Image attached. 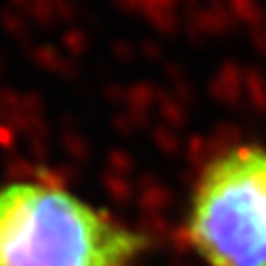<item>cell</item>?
<instances>
[{"label": "cell", "mask_w": 266, "mask_h": 266, "mask_svg": "<svg viewBox=\"0 0 266 266\" xmlns=\"http://www.w3.org/2000/svg\"><path fill=\"white\" fill-rule=\"evenodd\" d=\"M147 237L48 182L0 187V266H130Z\"/></svg>", "instance_id": "1"}, {"label": "cell", "mask_w": 266, "mask_h": 266, "mask_svg": "<svg viewBox=\"0 0 266 266\" xmlns=\"http://www.w3.org/2000/svg\"><path fill=\"white\" fill-rule=\"evenodd\" d=\"M184 235L208 266H266V147L239 145L203 168Z\"/></svg>", "instance_id": "2"}]
</instances>
